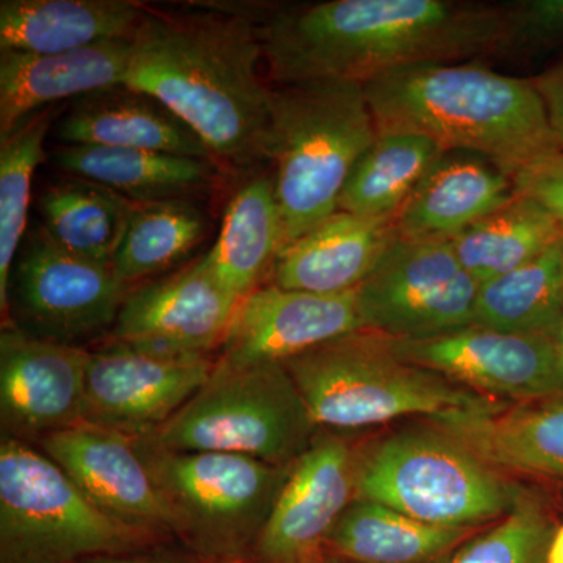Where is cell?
<instances>
[{"mask_svg":"<svg viewBox=\"0 0 563 563\" xmlns=\"http://www.w3.org/2000/svg\"><path fill=\"white\" fill-rule=\"evenodd\" d=\"M279 85L366 81L409 66L476 62L510 46V5L457 0H331L287 7L261 25Z\"/></svg>","mask_w":563,"mask_h":563,"instance_id":"1","label":"cell"},{"mask_svg":"<svg viewBox=\"0 0 563 563\" xmlns=\"http://www.w3.org/2000/svg\"><path fill=\"white\" fill-rule=\"evenodd\" d=\"M263 62L261 27L246 14L147 9L124 85L168 107L213 161L247 168L266 158L273 88Z\"/></svg>","mask_w":563,"mask_h":563,"instance_id":"2","label":"cell"},{"mask_svg":"<svg viewBox=\"0 0 563 563\" xmlns=\"http://www.w3.org/2000/svg\"><path fill=\"white\" fill-rule=\"evenodd\" d=\"M377 129H407L515 174L559 151L532 80L477 62L428 63L363 84Z\"/></svg>","mask_w":563,"mask_h":563,"instance_id":"3","label":"cell"},{"mask_svg":"<svg viewBox=\"0 0 563 563\" xmlns=\"http://www.w3.org/2000/svg\"><path fill=\"white\" fill-rule=\"evenodd\" d=\"M376 135L372 107L357 81L273 88L266 158L276 166L284 246L339 211L344 185Z\"/></svg>","mask_w":563,"mask_h":563,"instance_id":"4","label":"cell"},{"mask_svg":"<svg viewBox=\"0 0 563 563\" xmlns=\"http://www.w3.org/2000/svg\"><path fill=\"white\" fill-rule=\"evenodd\" d=\"M354 481L355 499L444 528H487L526 493L433 421L355 444Z\"/></svg>","mask_w":563,"mask_h":563,"instance_id":"5","label":"cell"},{"mask_svg":"<svg viewBox=\"0 0 563 563\" xmlns=\"http://www.w3.org/2000/svg\"><path fill=\"white\" fill-rule=\"evenodd\" d=\"M284 365L314 422L331 431L407 417L439 418L504 404L399 361L385 346L383 335L362 329L318 344Z\"/></svg>","mask_w":563,"mask_h":563,"instance_id":"6","label":"cell"},{"mask_svg":"<svg viewBox=\"0 0 563 563\" xmlns=\"http://www.w3.org/2000/svg\"><path fill=\"white\" fill-rule=\"evenodd\" d=\"M162 542L99 509L40 448L2 435L0 563H81Z\"/></svg>","mask_w":563,"mask_h":563,"instance_id":"7","label":"cell"},{"mask_svg":"<svg viewBox=\"0 0 563 563\" xmlns=\"http://www.w3.org/2000/svg\"><path fill=\"white\" fill-rule=\"evenodd\" d=\"M132 439L188 553L206 563L247 561L292 465Z\"/></svg>","mask_w":563,"mask_h":563,"instance_id":"8","label":"cell"},{"mask_svg":"<svg viewBox=\"0 0 563 563\" xmlns=\"http://www.w3.org/2000/svg\"><path fill=\"white\" fill-rule=\"evenodd\" d=\"M320 431L284 363L240 366L218 358L201 390L146 437L168 450L290 466Z\"/></svg>","mask_w":563,"mask_h":563,"instance_id":"9","label":"cell"},{"mask_svg":"<svg viewBox=\"0 0 563 563\" xmlns=\"http://www.w3.org/2000/svg\"><path fill=\"white\" fill-rule=\"evenodd\" d=\"M479 282L450 240L398 236L357 288L362 331L426 339L472 324Z\"/></svg>","mask_w":563,"mask_h":563,"instance_id":"10","label":"cell"},{"mask_svg":"<svg viewBox=\"0 0 563 563\" xmlns=\"http://www.w3.org/2000/svg\"><path fill=\"white\" fill-rule=\"evenodd\" d=\"M129 291L113 265L70 254L36 228L25 235L11 269L7 325L77 344L113 329Z\"/></svg>","mask_w":563,"mask_h":563,"instance_id":"11","label":"cell"},{"mask_svg":"<svg viewBox=\"0 0 563 563\" xmlns=\"http://www.w3.org/2000/svg\"><path fill=\"white\" fill-rule=\"evenodd\" d=\"M383 340L399 361L485 398L526 402L563 395V361L547 332L514 333L468 324L426 339Z\"/></svg>","mask_w":563,"mask_h":563,"instance_id":"12","label":"cell"},{"mask_svg":"<svg viewBox=\"0 0 563 563\" xmlns=\"http://www.w3.org/2000/svg\"><path fill=\"white\" fill-rule=\"evenodd\" d=\"M211 355H169L109 340L91 351L84 421L147 435L179 412L210 379Z\"/></svg>","mask_w":563,"mask_h":563,"instance_id":"13","label":"cell"},{"mask_svg":"<svg viewBox=\"0 0 563 563\" xmlns=\"http://www.w3.org/2000/svg\"><path fill=\"white\" fill-rule=\"evenodd\" d=\"M355 444L322 432L295 463L250 563H329L333 528L355 499Z\"/></svg>","mask_w":563,"mask_h":563,"instance_id":"14","label":"cell"},{"mask_svg":"<svg viewBox=\"0 0 563 563\" xmlns=\"http://www.w3.org/2000/svg\"><path fill=\"white\" fill-rule=\"evenodd\" d=\"M91 351L5 325L0 333V424L5 437L38 443L84 421Z\"/></svg>","mask_w":563,"mask_h":563,"instance_id":"15","label":"cell"},{"mask_svg":"<svg viewBox=\"0 0 563 563\" xmlns=\"http://www.w3.org/2000/svg\"><path fill=\"white\" fill-rule=\"evenodd\" d=\"M242 299L201 263L128 292L110 340L169 355H211L221 347Z\"/></svg>","mask_w":563,"mask_h":563,"instance_id":"16","label":"cell"},{"mask_svg":"<svg viewBox=\"0 0 563 563\" xmlns=\"http://www.w3.org/2000/svg\"><path fill=\"white\" fill-rule=\"evenodd\" d=\"M355 331L357 290L318 295L263 284L239 302L218 358L240 366L285 363Z\"/></svg>","mask_w":563,"mask_h":563,"instance_id":"17","label":"cell"},{"mask_svg":"<svg viewBox=\"0 0 563 563\" xmlns=\"http://www.w3.org/2000/svg\"><path fill=\"white\" fill-rule=\"evenodd\" d=\"M99 509L168 540L172 520L132 437L81 421L36 443Z\"/></svg>","mask_w":563,"mask_h":563,"instance_id":"18","label":"cell"},{"mask_svg":"<svg viewBox=\"0 0 563 563\" xmlns=\"http://www.w3.org/2000/svg\"><path fill=\"white\" fill-rule=\"evenodd\" d=\"M132 40L107 41L63 54L0 55V139L55 102L124 85Z\"/></svg>","mask_w":563,"mask_h":563,"instance_id":"19","label":"cell"},{"mask_svg":"<svg viewBox=\"0 0 563 563\" xmlns=\"http://www.w3.org/2000/svg\"><path fill=\"white\" fill-rule=\"evenodd\" d=\"M512 174L466 151H444L398 213L406 240H451L514 198Z\"/></svg>","mask_w":563,"mask_h":563,"instance_id":"20","label":"cell"},{"mask_svg":"<svg viewBox=\"0 0 563 563\" xmlns=\"http://www.w3.org/2000/svg\"><path fill=\"white\" fill-rule=\"evenodd\" d=\"M396 239L393 218L335 211L282 247L269 284L318 295L357 290Z\"/></svg>","mask_w":563,"mask_h":563,"instance_id":"21","label":"cell"},{"mask_svg":"<svg viewBox=\"0 0 563 563\" xmlns=\"http://www.w3.org/2000/svg\"><path fill=\"white\" fill-rule=\"evenodd\" d=\"M431 420L501 472L563 481V395Z\"/></svg>","mask_w":563,"mask_h":563,"instance_id":"22","label":"cell"},{"mask_svg":"<svg viewBox=\"0 0 563 563\" xmlns=\"http://www.w3.org/2000/svg\"><path fill=\"white\" fill-rule=\"evenodd\" d=\"M55 136L69 146L129 147L213 161L201 139L168 107L128 85L76 99Z\"/></svg>","mask_w":563,"mask_h":563,"instance_id":"23","label":"cell"},{"mask_svg":"<svg viewBox=\"0 0 563 563\" xmlns=\"http://www.w3.org/2000/svg\"><path fill=\"white\" fill-rule=\"evenodd\" d=\"M146 13L132 0H2L0 51L63 54L132 40Z\"/></svg>","mask_w":563,"mask_h":563,"instance_id":"24","label":"cell"},{"mask_svg":"<svg viewBox=\"0 0 563 563\" xmlns=\"http://www.w3.org/2000/svg\"><path fill=\"white\" fill-rule=\"evenodd\" d=\"M282 246L284 222L274 177L262 174L233 195L220 236L201 263L221 287L243 299L263 285Z\"/></svg>","mask_w":563,"mask_h":563,"instance_id":"25","label":"cell"},{"mask_svg":"<svg viewBox=\"0 0 563 563\" xmlns=\"http://www.w3.org/2000/svg\"><path fill=\"white\" fill-rule=\"evenodd\" d=\"M52 161L69 176L98 181L131 202L187 201L214 180L211 161L166 152L63 144Z\"/></svg>","mask_w":563,"mask_h":563,"instance_id":"26","label":"cell"},{"mask_svg":"<svg viewBox=\"0 0 563 563\" xmlns=\"http://www.w3.org/2000/svg\"><path fill=\"white\" fill-rule=\"evenodd\" d=\"M485 528L422 523L366 499H354L329 539L333 558L352 563H448Z\"/></svg>","mask_w":563,"mask_h":563,"instance_id":"27","label":"cell"},{"mask_svg":"<svg viewBox=\"0 0 563 563\" xmlns=\"http://www.w3.org/2000/svg\"><path fill=\"white\" fill-rule=\"evenodd\" d=\"M562 239L563 224L553 211L517 191L450 242L463 268L484 284L532 262Z\"/></svg>","mask_w":563,"mask_h":563,"instance_id":"28","label":"cell"},{"mask_svg":"<svg viewBox=\"0 0 563 563\" xmlns=\"http://www.w3.org/2000/svg\"><path fill=\"white\" fill-rule=\"evenodd\" d=\"M132 206L98 181L70 176L41 191V228L70 254L113 265Z\"/></svg>","mask_w":563,"mask_h":563,"instance_id":"29","label":"cell"},{"mask_svg":"<svg viewBox=\"0 0 563 563\" xmlns=\"http://www.w3.org/2000/svg\"><path fill=\"white\" fill-rule=\"evenodd\" d=\"M443 152L422 133L377 129L376 140L344 185L339 210L366 218H395Z\"/></svg>","mask_w":563,"mask_h":563,"instance_id":"30","label":"cell"},{"mask_svg":"<svg viewBox=\"0 0 563 563\" xmlns=\"http://www.w3.org/2000/svg\"><path fill=\"white\" fill-rule=\"evenodd\" d=\"M563 318L562 240L520 268L479 284L472 324L540 333Z\"/></svg>","mask_w":563,"mask_h":563,"instance_id":"31","label":"cell"},{"mask_svg":"<svg viewBox=\"0 0 563 563\" xmlns=\"http://www.w3.org/2000/svg\"><path fill=\"white\" fill-rule=\"evenodd\" d=\"M207 231L206 214L195 203L133 202L113 269L125 288L150 279L179 263Z\"/></svg>","mask_w":563,"mask_h":563,"instance_id":"32","label":"cell"},{"mask_svg":"<svg viewBox=\"0 0 563 563\" xmlns=\"http://www.w3.org/2000/svg\"><path fill=\"white\" fill-rule=\"evenodd\" d=\"M54 109L33 114L0 139V310L9 313L11 269L25 239L32 179L44 162V140L49 133Z\"/></svg>","mask_w":563,"mask_h":563,"instance_id":"33","label":"cell"},{"mask_svg":"<svg viewBox=\"0 0 563 563\" xmlns=\"http://www.w3.org/2000/svg\"><path fill=\"white\" fill-rule=\"evenodd\" d=\"M555 528L550 507L526 492L512 512L463 543L448 563H547Z\"/></svg>","mask_w":563,"mask_h":563,"instance_id":"34","label":"cell"},{"mask_svg":"<svg viewBox=\"0 0 563 563\" xmlns=\"http://www.w3.org/2000/svg\"><path fill=\"white\" fill-rule=\"evenodd\" d=\"M563 41V0H526L510 5V51H537Z\"/></svg>","mask_w":563,"mask_h":563,"instance_id":"35","label":"cell"},{"mask_svg":"<svg viewBox=\"0 0 563 563\" xmlns=\"http://www.w3.org/2000/svg\"><path fill=\"white\" fill-rule=\"evenodd\" d=\"M514 181L518 192L542 202L563 224V152L531 163L515 174Z\"/></svg>","mask_w":563,"mask_h":563,"instance_id":"36","label":"cell"},{"mask_svg":"<svg viewBox=\"0 0 563 563\" xmlns=\"http://www.w3.org/2000/svg\"><path fill=\"white\" fill-rule=\"evenodd\" d=\"M532 84L542 98L559 151L563 152V58L532 79Z\"/></svg>","mask_w":563,"mask_h":563,"instance_id":"37","label":"cell"},{"mask_svg":"<svg viewBox=\"0 0 563 563\" xmlns=\"http://www.w3.org/2000/svg\"><path fill=\"white\" fill-rule=\"evenodd\" d=\"M81 563H206L188 553L177 554L162 550V548H152V550L141 551V553L124 555H106V558L88 559Z\"/></svg>","mask_w":563,"mask_h":563,"instance_id":"38","label":"cell"},{"mask_svg":"<svg viewBox=\"0 0 563 563\" xmlns=\"http://www.w3.org/2000/svg\"><path fill=\"white\" fill-rule=\"evenodd\" d=\"M547 563H563V521L558 525L553 539H551Z\"/></svg>","mask_w":563,"mask_h":563,"instance_id":"39","label":"cell"},{"mask_svg":"<svg viewBox=\"0 0 563 563\" xmlns=\"http://www.w3.org/2000/svg\"><path fill=\"white\" fill-rule=\"evenodd\" d=\"M547 333H550L551 339L554 340L555 346H558L559 354H561L563 361V318Z\"/></svg>","mask_w":563,"mask_h":563,"instance_id":"40","label":"cell"},{"mask_svg":"<svg viewBox=\"0 0 563 563\" xmlns=\"http://www.w3.org/2000/svg\"><path fill=\"white\" fill-rule=\"evenodd\" d=\"M329 563H352V562H346V561H342V559L333 558L332 561Z\"/></svg>","mask_w":563,"mask_h":563,"instance_id":"41","label":"cell"},{"mask_svg":"<svg viewBox=\"0 0 563 563\" xmlns=\"http://www.w3.org/2000/svg\"><path fill=\"white\" fill-rule=\"evenodd\" d=\"M217 563H250L247 561H229V562H217Z\"/></svg>","mask_w":563,"mask_h":563,"instance_id":"42","label":"cell"},{"mask_svg":"<svg viewBox=\"0 0 563 563\" xmlns=\"http://www.w3.org/2000/svg\"><path fill=\"white\" fill-rule=\"evenodd\" d=\"M562 272H563V239H562Z\"/></svg>","mask_w":563,"mask_h":563,"instance_id":"43","label":"cell"}]
</instances>
